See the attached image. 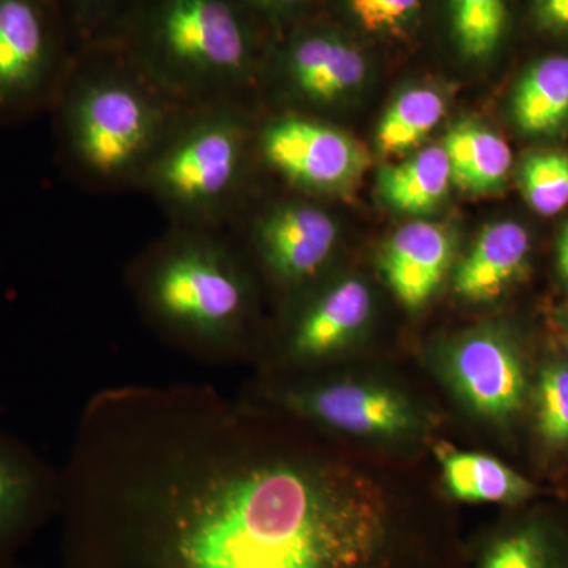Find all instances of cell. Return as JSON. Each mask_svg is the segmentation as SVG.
<instances>
[{
  "instance_id": "1",
  "label": "cell",
  "mask_w": 568,
  "mask_h": 568,
  "mask_svg": "<svg viewBox=\"0 0 568 568\" xmlns=\"http://www.w3.org/2000/svg\"><path fill=\"white\" fill-rule=\"evenodd\" d=\"M204 386L100 392L61 478L73 568H413L394 504L320 459L256 450Z\"/></svg>"
},
{
  "instance_id": "2",
  "label": "cell",
  "mask_w": 568,
  "mask_h": 568,
  "mask_svg": "<svg viewBox=\"0 0 568 568\" xmlns=\"http://www.w3.org/2000/svg\"><path fill=\"white\" fill-rule=\"evenodd\" d=\"M192 108L164 91L114 41L78 48L50 110L59 164L89 192L138 190Z\"/></svg>"
},
{
  "instance_id": "3",
  "label": "cell",
  "mask_w": 568,
  "mask_h": 568,
  "mask_svg": "<svg viewBox=\"0 0 568 568\" xmlns=\"http://www.w3.org/2000/svg\"><path fill=\"white\" fill-rule=\"evenodd\" d=\"M111 41L190 106L237 102L257 74L252 14L235 0H138Z\"/></svg>"
},
{
  "instance_id": "4",
  "label": "cell",
  "mask_w": 568,
  "mask_h": 568,
  "mask_svg": "<svg viewBox=\"0 0 568 568\" xmlns=\"http://www.w3.org/2000/svg\"><path fill=\"white\" fill-rule=\"evenodd\" d=\"M129 283L153 328L211 357L234 346L252 308L248 278L219 230L171 226L136 257Z\"/></svg>"
},
{
  "instance_id": "5",
  "label": "cell",
  "mask_w": 568,
  "mask_h": 568,
  "mask_svg": "<svg viewBox=\"0 0 568 568\" xmlns=\"http://www.w3.org/2000/svg\"><path fill=\"white\" fill-rule=\"evenodd\" d=\"M254 134L239 102L200 104L175 126L142 175L171 226L219 230L244 183Z\"/></svg>"
},
{
  "instance_id": "6",
  "label": "cell",
  "mask_w": 568,
  "mask_h": 568,
  "mask_svg": "<svg viewBox=\"0 0 568 568\" xmlns=\"http://www.w3.org/2000/svg\"><path fill=\"white\" fill-rule=\"evenodd\" d=\"M74 51L58 0H0V125L50 112Z\"/></svg>"
},
{
  "instance_id": "7",
  "label": "cell",
  "mask_w": 568,
  "mask_h": 568,
  "mask_svg": "<svg viewBox=\"0 0 568 568\" xmlns=\"http://www.w3.org/2000/svg\"><path fill=\"white\" fill-rule=\"evenodd\" d=\"M254 144L268 170L310 196L351 192L369 166L368 152L361 142L301 112L261 123Z\"/></svg>"
},
{
  "instance_id": "8",
  "label": "cell",
  "mask_w": 568,
  "mask_h": 568,
  "mask_svg": "<svg viewBox=\"0 0 568 568\" xmlns=\"http://www.w3.org/2000/svg\"><path fill=\"white\" fill-rule=\"evenodd\" d=\"M439 366L459 402L485 420L506 422L525 406V365L511 339L496 328L458 336L440 351Z\"/></svg>"
},
{
  "instance_id": "9",
  "label": "cell",
  "mask_w": 568,
  "mask_h": 568,
  "mask_svg": "<svg viewBox=\"0 0 568 568\" xmlns=\"http://www.w3.org/2000/svg\"><path fill=\"white\" fill-rule=\"evenodd\" d=\"M282 405L313 424L373 439H403L420 425L413 403L381 384L331 381L286 388Z\"/></svg>"
},
{
  "instance_id": "10",
  "label": "cell",
  "mask_w": 568,
  "mask_h": 568,
  "mask_svg": "<svg viewBox=\"0 0 568 568\" xmlns=\"http://www.w3.org/2000/svg\"><path fill=\"white\" fill-rule=\"evenodd\" d=\"M250 235L272 278L298 286L315 278L331 260L338 242V224L320 205L284 201L261 212Z\"/></svg>"
},
{
  "instance_id": "11",
  "label": "cell",
  "mask_w": 568,
  "mask_h": 568,
  "mask_svg": "<svg viewBox=\"0 0 568 568\" xmlns=\"http://www.w3.org/2000/svg\"><path fill=\"white\" fill-rule=\"evenodd\" d=\"M287 91L310 104H332L364 82L366 61L349 41L321 29L295 31L276 58Z\"/></svg>"
},
{
  "instance_id": "12",
  "label": "cell",
  "mask_w": 568,
  "mask_h": 568,
  "mask_svg": "<svg viewBox=\"0 0 568 568\" xmlns=\"http://www.w3.org/2000/svg\"><path fill=\"white\" fill-rule=\"evenodd\" d=\"M61 497V478L0 428V562L47 518Z\"/></svg>"
},
{
  "instance_id": "13",
  "label": "cell",
  "mask_w": 568,
  "mask_h": 568,
  "mask_svg": "<svg viewBox=\"0 0 568 568\" xmlns=\"http://www.w3.org/2000/svg\"><path fill=\"white\" fill-rule=\"evenodd\" d=\"M372 306V293L361 280L346 278L327 287L294 321L287 355L304 364L338 354L364 331Z\"/></svg>"
},
{
  "instance_id": "14",
  "label": "cell",
  "mask_w": 568,
  "mask_h": 568,
  "mask_svg": "<svg viewBox=\"0 0 568 568\" xmlns=\"http://www.w3.org/2000/svg\"><path fill=\"white\" fill-rule=\"evenodd\" d=\"M454 256L447 230L435 223L416 222L396 231L381 256L384 278L407 308L428 304L446 278Z\"/></svg>"
},
{
  "instance_id": "15",
  "label": "cell",
  "mask_w": 568,
  "mask_h": 568,
  "mask_svg": "<svg viewBox=\"0 0 568 568\" xmlns=\"http://www.w3.org/2000/svg\"><path fill=\"white\" fill-rule=\"evenodd\" d=\"M530 237L523 224H488L455 272L454 290L469 302L495 301L528 267Z\"/></svg>"
},
{
  "instance_id": "16",
  "label": "cell",
  "mask_w": 568,
  "mask_h": 568,
  "mask_svg": "<svg viewBox=\"0 0 568 568\" xmlns=\"http://www.w3.org/2000/svg\"><path fill=\"white\" fill-rule=\"evenodd\" d=\"M448 495L469 504L525 503L534 495V485L511 467L480 452H437Z\"/></svg>"
},
{
  "instance_id": "17",
  "label": "cell",
  "mask_w": 568,
  "mask_h": 568,
  "mask_svg": "<svg viewBox=\"0 0 568 568\" xmlns=\"http://www.w3.org/2000/svg\"><path fill=\"white\" fill-rule=\"evenodd\" d=\"M452 183L463 192L493 193L506 183L511 170V151L506 141L474 123H462L444 141Z\"/></svg>"
},
{
  "instance_id": "18",
  "label": "cell",
  "mask_w": 568,
  "mask_h": 568,
  "mask_svg": "<svg viewBox=\"0 0 568 568\" xmlns=\"http://www.w3.org/2000/svg\"><path fill=\"white\" fill-rule=\"evenodd\" d=\"M473 568H568L566 549L544 519L500 526L480 541Z\"/></svg>"
},
{
  "instance_id": "19",
  "label": "cell",
  "mask_w": 568,
  "mask_h": 568,
  "mask_svg": "<svg viewBox=\"0 0 568 568\" xmlns=\"http://www.w3.org/2000/svg\"><path fill=\"white\" fill-rule=\"evenodd\" d=\"M452 174L444 145H429L405 163L379 174V193L395 211L409 215L435 212L446 200Z\"/></svg>"
},
{
  "instance_id": "20",
  "label": "cell",
  "mask_w": 568,
  "mask_h": 568,
  "mask_svg": "<svg viewBox=\"0 0 568 568\" xmlns=\"http://www.w3.org/2000/svg\"><path fill=\"white\" fill-rule=\"evenodd\" d=\"M511 110L525 133L560 129L568 121V54L547 55L532 63L518 82Z\"/></svg>"
},
{
  "instance_id": "21",
  "label": "cell",
  "mask_w": 568,
  "mask_h": 568,
  "mask_svg": "<svg viewBox=\"0 0 568 568\" xmlns=\"http://www.w3.org/2000/svg\"><path fill=\"white\" fill-rule=\"evenodd\" d=\"M446 114V100L433 89H409L388 106L377 126L376 145L383 155L416 148Z\"/></svg>"
},
{
  "instance_id": "22",
  "label": "cell",
  "mask_w": 568,
  "mask_h": 568,
  "mask_svg": "<svg viewBox=\"0 0 568 568\" xmlns=\"http://www.w3.org/2000/svg\"><path fill=\"white\" fill-rule=\"evenodd\" d=\"M450 22L466 58H488L506 33L508 0H450Z\"/></svg>"
},
{
  "instance_id": "23",
  "label": "cell",
  "mask_w": 568,
  "mask_h": 568,
  "mask_svg": "<svg viewBox=\"0 0 568 568\" xmlns=\"http://www.w3.org/2000/svg\"><path fill=\"white\" fill-rule=\"evenodd\" d=\"M519 181L526 201L538 215L562 212L568 205V153H532L523 163Z\"/></svg>"
},
{
  "instance_id": "24",
  "label": "cell",
  "mask_w": 568,
  "mask_h": 568,
  "mask_svg": "<svg viewBox=\"0 0 568 568\" xmlns=\"http://www.w3.org/2000/svg\"><path fill=\"white\" fill-rule=\"evenodd\" d=\"M74 47L111 41L138 0H58Z\"/></svg>"
},
{
  "instance_id": "25",
  "label": "cell",
  "mask_w": 568,
  "mask_h": 568,
  "mask_svg": "<svg viewBox=\"0 0 568 568\" xmlns=\"http://www.w3.org/2000/svg\"><path fill=\"white\" fill-rule=\"evenodd\" d=\"M537 429L552 447L568 444V365L551 364L541 369L536 388Z\"/></svg>"
},
{
  "instance_id": "26",
  "label": "cell",
  "mask_w": 568,
  "mask_h": 568,
  "mask_svg": "<svg viewBox=\"0 0 568 568\" xmlns=\"http://www.w3.org/2000/svg\"><path fill=\"white\" fill-rule=\"evenodd\" d=\"M347 9L369 32L403 31L420 10L422 0H345Z\"/></svg>"
},
{
  "instance_id": "27",
  "label": "cell",
  "mask_w": 568,
  "mask_h": 568,
  "mask_svg": "<svg viewBox=\"0 0 568 568\" xmlns=\"http://www.w3.org/2000/svg\"><path fill=\"white\" fill-rule=\"evenodd\" d=\"M537 28L558 39H568V0H532Z\"/></svg>"
},
{
  "instance_id": "28",
  "label": "cell",
  "mask_w": 568,
  "mask_h": 568,
  "mask_svg": "<svg viewBox=\"0 0 568 568\" xmlns=\"http://www.w3.org/2000/svg\"><path fill=\"white\" fill-rule=\"evenodd\" d=\"M250 14L260 13L264 17H291L295 11L304 9L308 0H235Z\"/></svg>"
},
{
  "instance_id": "29",
  "label": "cell",
  "mask_w": 568,
  "mask_h": 568,
  "mask_svg": "<svg viewBox=\"0 0 568 568\" xmlns=\"http://www.w3.org/2000/svg\"><path fill=\"white\" fill-rule=\"evenodd\" d=\"M558 265L560 274L568 282V222L560 231L558 241Z\"/></svg>"
},
{
  "instance_id": "30",
  "label": "cell",
  "mask_w": 568,
  "mask_h": 568,
  "mask_svg": "<svg viewBox=\"0 0 568 568\" xmlns=\"http://www.w3.org/2000/svg\"><path fill=\"white\" fill-rule=\"evenodd\" d=\"M564 331H566L567 342H568V313L564 316Z\"/></svg>"
},
{
  "instance_id": "31",
  "label": "cell",
  "mask_w": 568,
  "mask_h": 568,
  "mask_svg": "<svg viewBox=\"0 0 568 568\" xmlns=\"http://www.w3.org/2000/svg\"><path fill=\"white\" fill-rule=\"evenodd\" d=\"M0 568H13V567H10L9 564L6 562V560H2V562H0Z\"/></svg>"
}]
</instances>
